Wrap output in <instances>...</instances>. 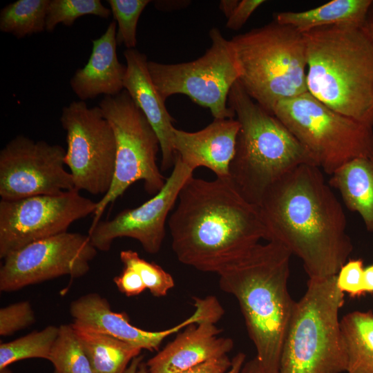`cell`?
Instances as JSON below:
<instances>
[{"instance_id":"1","label":"cell","mask_w":373,"mask_h":373,"mask_svg":"<svg viewBox=\"0 0 373 373\" xmlns=\"http://www.w3.org/2000/svg\"><path fill=\"white\" fill-rule=\"evenodd\" d=\"M267 241L302 261L309 278L336 276L353 250L343 207L317 166L301 164L270 186L257 205Z\"/></svg>"},{"instance_id":"2","label":"cell","mask_w":373,"mask_h":373,"mask_svg":"<svg viewBox=\"0 0 373 373\" xmlns=\"http://www.w3.org/2000/svg\"><path fill=\"white\" fill-rule=\"evenodd\" d=\"M168 223L178 260L204 272L217 274L267 239L258 207L245 199L229 179L191 176Z\"/></svg>"},{"instance_id":"3","label":"cell","mask_w":373,"mask_h":373,"mask_svg":"<svg viewBox=\"0 0 373 373\" xmlns=\"http://www.w3.org/2000/svg\"><path fill=\"white\" fill-rule=\"evenodd\" d=\"M291 253L281 244L258 243L217 274L220 289L238 300L256 358L279 373L283 341L296 303L287 287Z\"/></svg>"},{"instance_id":"4","label":"cell","mask_w":373,"mask_h":373,"mask_svg":"<svg viewBox=\"0 0 373 373\" xmlns=\"http://www.w3.org/2000/svg\"><path fill=\"white\" fill-rule=\"evenodd\" d=\"M308 92L329 108L373 127V43L361 27L303 33Z\"/></svg>"},{"instance_id":"5","label":"cell","mask_w":373,"mask_h":373,"mask_svg":"<svg viewBox=\"0 0 373 373\" xmlns=\"http://www.w3.org/2000/svg\"><path fill=\"white\" fill-rule=\"evenodd\" d=\"M240 124L229 166V180L250 203L258 205L267 189L297 166L314 160L289 129L244 90L237 81L228 96Z\"/></svg>"},{"instance_id":"6","label":"cell","mask_w":373,"mask_h":373,"mask_svg":"<svg viewBox=\"0 0 373 373\" xmlns=\"http://www.w3.org/2000/svg\"><path fill=\"white\" fill-rule=\"evenodd\" d=\"M247 95L273 114L278 103L308 92L304 35L274 21L231 40Z\"/></svg>"},{"instance_id":"7","label":"cell","mask_w":373,"mask_h":373,"mask_svg":"<svg viewBox=\"0 0 373 373\" xmlns=\"http://www.w3.org/2000/svg\"><path fill=\"white\" fill-rule=\"evenodd\" d=\"M343 304L336 275L309 278L289 323L279 373L345 372L347 357L338 318Z\"/></svg>"},{"instance_id":"8","label":"cell","mask_w":373,"mask_h":373,"mask_svg":"<svg viewBox=\"0 0 373 373\" xmlns=\"http://www.w3.org/2000/svg\"><path fill=\"white\" fill-rule=\"evenodd\" d=\"M273 115L329 175L352 160L373 156V127L335 111L309 92L280 102Z\"/></svg>"},{"instance_id":"9","label":"cell","mask_w":373,"mask_h":373,"mask_svg":"<svg viewBox=\"0 0 373 373\" xmlns=\"http://www.w3.org/2000/svg\"><path fill=\"white\" fill-rule=\"evenodd\" d=\"M99 106L115 133V168L110 189L97 202L90 228L101 220L106 207L133 183L143 181L146 192L154 195L166 179L156 162L160 149L157 136L128 93L123 90L117 95L104 96Z\"/></svg>"},{"instance_id":"10","label":"cell","mask_w":373,"mask_h":373,"mask_svg":"<svg viewBox=\"0 0 373 373\" xmlns=\"http://www.w3.org/2000/svg\"><path fill=\"white\" fill-rule=\"evenodd\" d=\"M209 37L211 45L198 59L173 64L149 61V72L163 100L175 94L186 95L209 108L214 119L234 118V111L227 104L239 78L233 48L216 28L210 30Z\"/></svg>"},{"instance_id":"11","label":"cell","mask_w":373,"mask_h":373,"mask_svg":"<svg viewBox=\"0 0 373 373\" xmlns=\"http://www.w3.org/2000/svg\"><path fill=\"white\" fill-rule=\"evenodd\" d=\"M66 132L65 165L75 189L103 195L112 184L116 158V140L109 122L98 106L73 101L63 107L60 117Z\"/></svg>"},{"instance_id":"12","label":"cell","mask_w":373,"mask_h":373,"mask_svg":"<svg viewBox=\"0 0 373 373\" xmlns=\"http://www.w3.org/2000/svg\"><path fill=\"white\" fill-rule=\"evenodd\" d=\"M97 202L73 189L0 201V258L34 242L68 231L70 224L93 214Z\"/></svg>"},{"instance_id":"13","label":"cell","mask_w":373,"mask_h":373,"mask_svg":"<svg viewBox=\"0 0 373 373\" xmlns=\"http://www.w3.org/2000/svg\"><path fill=\"white\" fill-rule=\"evenodd\" d=\"M97 253L88 234L66 231L34 242L3 259L0 290L16 291L63 276L82 277Z\"/></svg>"},{"instance_id":"14","label":"cell","mask_w":373,"mask_h":373,"mask_svg":"<svg viewBox=\"0 0 373 373\" xmlns=\"http://www.w3.org/2000/svg\"><path fill=\"white\" fill-rule=\"evenodd\" d=\"M59 144L19 135L0 151V196L13 200L75 189Z\"/></svg>"},{"instance_id":"15","label":"cell","mask_w":373,"mask_h":373,"mask_svg":"<svg viewBox=\"0 0 373 373\" xmlns=\"http://www.w3.org/2000/svg\"><path fill=\"white\" fill-rule=\"evenodd\" d=\"M193 171L177 155L172 172L162 189L139 207L126 209L113 219L99 220L88 235L97 251H107L114 240L127 237L137 240L149 254L159 252L165 237V224L180 192Z\"/></svg>"},{"instance_id":"16","label":"cell","mask_w":373,"mask_h":373,"mask_svg":"<svg viewBox=\"0 0 373 373\" xmlns=\"http://www.w3.org/2000/svg\"><path fill=\"white\" fill-rule=\"evenodd\" d=\"M193 305L195 309L192 315L162 331H147L133 325L126 314L113 312L107 299L95 292L72 301L69 311L73 319V325L76 327L115 337L141 350L153 351L158 350L163 340L169 335L213 316V308L208 300L198 298Z\"/></svg>"},{"instance_id":"17","label":"cell","mask_w":373,"mask_h":373,"mask_svg":"<svg viewBox=\"0 0 373 373\" xmlns=\"http://www.w3.org/2000/svg\"><path fill=\"white\" fill-rule=\"evenodd\" d=\"M240 124L234 118L214 119L203 129L187 132L173 128L175 155L191 169L200 166L212 171L216 178L229 179Z\"/></svg>"},{"instance_id":"18","label":"cell","mask_w":373,"mask_h":373,"mask_svg":"<svg viewBox=\"0 0 373 373\" xmlns=\"http://www.w3.org/2000/svg\"><path fill=\"white\" fill-rule=\"evenodd\" d=\"M218 321L207 319L187 326L146 362L148 373H177L227 355L233 342L218 336Z\"/></svg>"},{"instance_id":"19","label":"cell","mask_w":373,"mask_h":373,"mask_svg":"<svg viewBox=\"0 0 373 373\" xmlns=\"http://www.w3.org/2000/svg\"><path fill=\"white\" fill-rule=\"evenodd\" d=\"M126 72L124 88L144 113L155 132L162 153L160 169L166 171L174 166L175 152L172 146L173 122L165 101L160 95L151 78L146 56L135 48L124 52Z\"/></svg>"},{"instance_id":"20","label":"cell","mask_w":373,"mask_h":373,"mask_svg":"<svg viewBox=\"0 0 373 373\" xmlns=\"http://www.w3.org/2000/svg\"><path fill=\"white\" fill-rule=\"evenodd\" d=\"M116 28L114 20L100 37L92 40L88 62L77 69L70 80L73 91L81 101L99 95L115 96L123 90L126 66L117 59Z\"/></svg>"},{"instance_id":"21","label":"cell","mask_w":373,"mask_h":373,"mask_svg":"<svg viewBox=\"0 0 373 373\" xmlns=\"http://www.w3.org/2000/svg\"><path fill=\"white\" fill-rule=\"evenodd\" d=\"M330 176V186L338 191L347 208L361 216L367 230L373 232V156L352 160Z\"/></svg>"},{"instance_id":"22","label":"cell","mask_w":373,"mask_h":373,"mask_svg":"<svg viewBox=\"0 0 373 373\" xmlns=\"http://www.w3.org/2000/svg\"><path fill=\"white\" fill-rule=\"evenodd\" d=\"M372 0H332L302 12H281L276 22L291 26L301 33L335 25L363 26Z\"/></svg>"},{"instance_id":"23","label":"cell","mask_w":373,"mask_h":373,"mask_svg":"<svg viewBox=\"0 0 373 373\" xmlns=\"http://www.w3.org/2000/svg\"><path fill=\"white\" fill-rule=\"evenodd\" d=\"M73 326L93 373H124L140 354L141 349L123 341Z\"/></svg>"},{"instance_id":"24","label":"cell","mask_w":373,"mask_h":373,"mask_svg":"<svg viewBox=\"0 0 373 373\" xmlns=\"http://www.w3.org/2000/svg\"><path fill=\"white\" fill-rule=\"evenodd\" d=\"M346 373H373V311H354L340 320Z\"/></svg>"},{"instance_id":"25","label":"cell","mask_w":373,"mask_h":373,"mask_svg":"<svg viewBox=\"0 0 373 373\" xmlns=\"http://www.w3.org/2000/svg\"><path fill=\"white\" fill-rule=\"evenodd\" d=\"M50 0H18L0 12V30L18 39L46 30Z\"/></svg>"},{"instance_id":"26","label":"cell","mask_w":373,"mask_h":373,"mask_svg":"<svg viewBox=\"0 0 373 373\" xmlns=\"http://www.w3.org/2000/svg\"><path fill=\"white\" fill-rule=\"evenodd\" d=\"M59 334V326L48 325L39 331L0 345V369L28 358L49 360L51 350Z\"/></svg>"},{"instance_id":"27","label":"cell","mask_w":373,"mask_h":373,"mask_svg":"<svg viewBox=\"0 0 373 373\" xmlns=\"http://www.w3.org/2000/svg\"><path fill=\"white\" fill-rule=\"evenodd\" d=\"M48 361L55 373H93L72 323L59 326Z\"/></svg>"},{"instance_id":"28","label":"cell","mask_w":373,"mask_h":373,"mask_svg":"<svg viewBox=\"0 0 373 373\" xmlns=\"http://www.w3.org/2000/svg\"><path fill=\"white\" fill-rule=\"evenodd\" d=\"M111 10L99 0H50L46 19V30L52 32L59 23L71 26L85 15L110 17Z\"/></svg>"},{"instance_id":"29","label":"cell","mask_w":373,"mask_h":373,"mask_svg":"<svg viewBox=\"0 0 373 373\" xmlns=\"http://www.w3.org/2000/svg\"><path fill=\"white\" fill-rule=\"evenodd\" d=\"M119 258L124 266L133 268L140 274L146 288L153 296H165L174 287V280L170 274L155 262L142 258L136 251L122 250Z\"/></svg>"},{"instance_id":"30","label":"cell","mask_w":373,"mask_h":373,"mask_svg":"<svg viewBox=\"0 0 373 373\" xmlns=\"http://www.w3.org/2000/svg\"><path fill=\"white\" fill-rule=\"evenodd\" d=\"M107 2L118 26L117 43L123 44L126 49L135 48L137 22L142 11L151 1L108 0Z\"/></svg>"},{"instance_id":"31","label":"cell","mask_w":373,"mask_h":373,"mask_svg":"<svg viewBox=\"0 0 373 373\" xmlns=\"http://www.w3.org/2000/svg\"><path fill=\"white\" fill-rule=\"evenodd\" d=\"M35 321L28 301H20L0 309V335L7 336L26 328Z\"/></svg>"},{"instance_id":"32","label":"cell","mask_w":373,"mask_h":373,"mask_svg":"<svg viewBox=\"0 0 373 373\" xmlns=\"http://www.w3.org/2000/svg\"><path fill=\"white\" fill-rule=\"evenodd\" d=\"M363 271V260H348L336 274V285L339 290L352 298L365 296Z\"/></svg>"},{"instance_id":"33","label":"cell","mask_w":373,"mask_h":373,"mask_svg":"<svg viewBox=\"0 0 373 373\" xmlns=\"http://www.w3.org/2000/svg\"><path fill=\"white\" fill-rule=\"evenodd\" d=\"M113 282L118 290L128 297L137 296L146 289L140 274L126 266H124L121 274L113 278Z\"/></svg>"},{"instance_id":"34","label":"cell","mask_w":373,"mask_h":373,"mask_svg":"<svg viewBox=\"0 0 373 373\" xmlns=\"http://www.w3.org/2000/svg\"><path fill=\"white\" fill-rule=\"evenodd\" d=\"M265 2L264 0L239 1L233 14L227 19V28L233 30L241 28L253 12Z\"/></svg>"},{"instance_id":"35","label":"cell","mask_w":373,"mask_h":373,"mask_svg":"<svg viewBox=\"0 0 373 373\" xmlns=\"http://www.w3.org/2000/svg\"><path fill=\"white\" fill-rule=\"evenodd\" d=\"M231 365V360L224 355L177 373H223Z\"/></svg>"},{"instance_id":"36","label":"cell","mask_w":373,"mask_h":373,"mask_svg":"<svg viewBox=\"0 0 373 373\" xmlns=\"http://www.w3.org/2000/svg\"><path fill=\"white\" fill-rule=\"evenodd\" d=\"M124 373H148L146 363L144 361V356L140 354L135 357Z\"/></svg>"},{"instance_id":"37","label":"cell","mask_w":373,"mask_h":373,"mask_svg":"<svg viewBox=\"0 0 373 373\" xmlns=\"http://www.w3.org/2000/svg\"><path fill=\"white\" fill-rule=\"evenodd\" d=\"M363 289L365 294H373V264L363 271Z\"/></svg>"},{"instance_id":"38","label":"cell","mask_w":373,"mask_h":373,"mask_svg":"<svg viewBox=\"0 0 373 373\" xmlns=\"http://www.w3.org/2000/svg\"><path fill=\"white\" fill-rule=\"evenodd\" d=\"M362 29L373 43V0H372Z\"/></svg>"},{"instance_id":"39","label":"cell","mask_w":373,"mask_h":373,"mask_svg":"<svg viewBox=\"0 0 373 373\" xmlns=\"http://www.w3.org/2000/svg\"><path fill=\"white\" fill-rule=\"evenodd\" d=\"M246 356L242 352L238 353L231 359V365L228 370L223 373H241L242 368L245 364Z\"/></svg>"},{"instance_id":"40","label":"cell","mask_w":373,"mask_h":373,"mask_svg":"<svg viewBox=\"0 0 373 373\" xmlns=\"http://www.w3.org/2000/svg\"><path fill=\"white\" fill-rule=\"evenodd\" d=\"M241 373H268L261 366L256 357L245 363Z\"/></svg>"},{"instance_id":"41","label":"cell","mask_w":373,"mask_h":373,"mask_svg":"<svg viewBox=\"0 0 373 373\" xmlns=\"http://www.w3.org/2000/svg\"><path fill=\"white\" fill-rule=\"evenodd\" d=\"M238 2V0H222L220 1L219 8L228 19L233 14Z\"/></svg>"},{"instance_id":"42","label":"cell","mask_w":373,"mask_h":373,"mask_svg":"<svg viewBox=\"0 0 373 373\" xmlns=\"http://www.w3.org/2000/svg\"><path fill=\"white\" fill-rule=\"evenodd\" d=\"M0 373H11V371L8 368V367L0 369Z\"/></svg>"}]
</instances>
